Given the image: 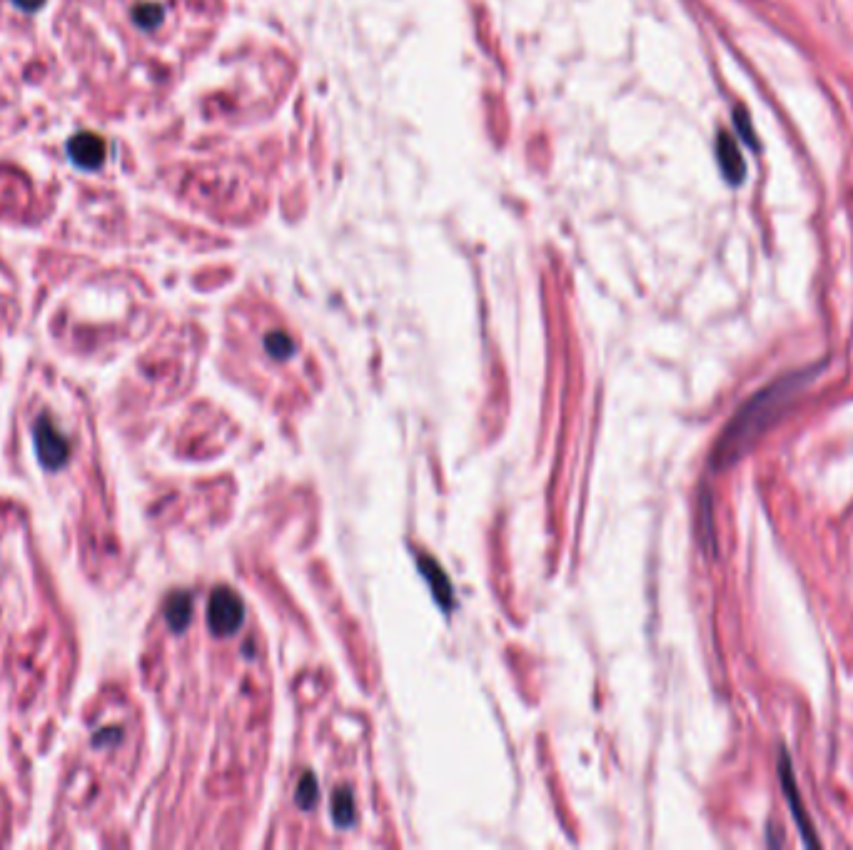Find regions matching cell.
Listing matches in <instances>:
<instances>
[{
  "instance_id": "8fae6325",
  "label": "cell",
  "mask_w": 853,
  "mask_h": 850,
  "mask_svg": "<svg viewBox=\"0 0 853 850\" xmlns=\"http://www.w3.org/2000/svg\"><path fill=\"white\" fill-rule=\"evenodd\" d=\"M267 347H270L272 357H277V360H287L292 354L290 337H285V334H272L267 340Z\"/></svg>"
},
{
  "instance_id": "30bf717a",
  "label": "cell",
  "mask_w": 853,
  "mask_h": 850,
  "mask_svg": "<svg viewBox=\"0 0 853 850\" xmlns=\"http://www.w3.org/2000/svg\"><path fill=\"white\" fill-rule=\"evenodd\" d=\"M352 799H350L347 793H340V796L334 799V818H337V823L347 826V823L352 820Z\"/></svg>"
},
{
  "instance_id": "6da1fadb",
  "label": "cell",
  "mask_w": 853,
  "mask_h": 850,
  "mask_svg": "<svg viewBox=\"0 0 853 850\" xmlns=\"http://www.w3.org/2000/svg\"><path fill=\"white\" fill-rule=\"evenodd\" d=\"M813 374H816V367L791 372L751 397L724 429V434L714 446L711 464L717 469H726L731 464H736L741 456L759 442L761 434L771 425H776V419L783 415V409L791 405V399L811 382Z\"/></svg>"
},
{
  "instance_id": "52a82bcc",
  "label": "cell",
  "mask_w": 853,
  "mask_h": 850,
  "mask_svg": "<svg viewBox=\"0 0 853 850\" xmlns=\"http://www.w3.org/2000/svg\"><path fill=\"white\" fill-rule=\"evenodd\" d=\"M165 613H167V621H170V626H173L175 631H180V629L190 621V596H185V593H175V596L167 602Z\"/></svg>"
},
{
  "instance_id": "9c48e42d",
  "label": "cell",
  "mask_w": 853,
  "mask_h": 850,
  "mask_svg": "<svg viewBox=\"0 0 853 850\" xmlns=\"http://www.w3.org/2000/svg\"><path fill=\"white\" fill-rule=\"evenodd\" d=\"M297 800H300L302 808H313L314 800H317V783H314L313 773L302 778L300 790H297Z\"/></svg>"
},
{
  "instance_id": "277c9868",
  "label": "cell",
  "mask_w": 853,
  "mask_h": 850,
  "mask_svg": "<svg viewBox=\"0 0 853 850\" xmlns=\"http://www.w3.org/2000/svg\"><path fill=\"white\" fill-rule=\"evenodd\" d=\"M779 773H781V786H783V796H786V800H789L791 813H793V818H796V823H799L803 843H806V845H811V848L813 845H821L819 838L813 836V826L809 823V818H806V808H803L801 796H799V786H796V780H793V773H791V766H789V756H786V753L781 756Z\"/></svg>"
},
{
  "instance_id": "7a4b0ae2",
  "label": "cell",
  "mask_w": 853,
  "mask_h": 850,
  "mask_svg": "<svg viewBox=\"0 0 853 850\" xmlns=\"http://www.w3.org/2000/svg\"><path fill=\"white\" fill-rule=\"evenodd\" d=\"M242 621H245V606L239 602L238 593H232L230 589H218L210 596L208 623L212 633L228 636V633L238 631Z\"/></svg>"
},
{
  "instance_id": "8992f818",
  "label": "cell",
  "mask_w": 853,
  "mask_h": 850,
  "mask_svg": "<svg viewBox=\"0 0 853 850\" xmlns=\"http://www.w3.org/2000/svg\"><path fill=\"white\" fill-rule=\"evenodd\" d=\"M68 155L80 170H98L105 160V143L93 133H80L68 143Z\"/></svg>"
},
{
  "instance_id": "3957f363",
  "label": "cell",
  "mask_w": 853,
  "mask_h": 850,
  "mask_svg": "<svg viewBox=\"0 0 853 850\" xmlns=\"http://www.w3.org/2000/svg\"><path fill=\"white\" fill-rule=\"evenodd\" d=\"M35 449H38V459L42 462L45 469H58L63 467L70 454V446L48 416H41L35 422Z\"/></svg>"
},
{
  "instance_id": "5b68a950",
  "label": "cell",
  "mask_w": 853,
  "mask_h": 850,
  "mask_svg": "<svg viewBox=\"0 0 853 850\" xmlns=\"http://www.w3.org/2000/svg\"><path fill=\"white\" fill-rule=\"evenodd\" d=\"M717 157L721 173H724L728 182L731 185H741L744 177H746V163H744V155L739 150V137L728 135L726 130H721L717 143Z\"/></svg>"
},
{
  "instance_id": "ba28073f",
  "label": "cell",
  "mask_w": 853,
  "mask_h": 850,
  "mask_svg": "<svg viewBox=\"0 0 853 850\" xmlns=\"http://www.w3.org/2000/svg\"><path fill=\"white\" fill-rule=\"evenodd\" d=\"M734 120H736V127H739L736 137H741L746 145L756 150V147H759V137L754 135V130L749 127V113H746L744 107H736V110H734Z\"/></svg>"
},
{
  "instance_id": "7c38bea8",
  "label": "cell",
  "mask_w": 853,
  "mask_h": 850,
  "mask_svg": "<svg viewBox=\"0 0 853 850\" xmlns=\"http://www.w3.org/2000/svg\"><path fill=\"white\" fill-rule=\"evenodd\" d=\"M42 0H18V5H21L23 11H35L38 5H41Z\"/></svg>"
}]
</instances>
